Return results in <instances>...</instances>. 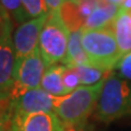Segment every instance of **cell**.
I'll use <instances>...</instances> for the list:
<instances>
[{
	"mask_svg": "<svg viewBox=\"0 0 131 131\" xmlns=\"http://www.w3.org/2000/svg\"><path fill=\"white\" fill-rule=\"evenodd\" d=\"M112 28L122 57L131 52V12L120 9Z\"/></svg>",
	"mask_w": 131,
	"mask_h": 131,
	"instance_id": "cell-11",
	"label": "cell"
},
{
	"mask_svg": "<svg viewBox=\"0 0 131 131\" xmlns=\"http://www.w3.org/2000/svg\"><path fill=\"white\" fill-rule=\"evenodd\" d=\"M0 3L9 13L11 19H13L15 22H20L22 24L26 22L27 18H30L25 11L22 0H0Z\"/></svg>",
	"mask_w": 131,
	"mask_h": 131,
	"instance_id": "cell-16",
	"label": "cell"
},
{
	"mask_svg": "<svg viewBox=\"0 0 131 131\" xmlns=\"http://www.w3.org/2000/svg\"><path fill=\"white\" fill-rule=\"evenodd\" d=\"M80 81L75 70L73 68H67L63 73V85L68 93L73 92L77 88H79Z\"/></svg>",
	"mask_w": 131,
	"mask_h": 131,
	"instance_id": "cell-19",
	"label": "cell"
},
{
	"mask_svg": "<svg viewBox=\"0 0 131 131\" xmlns=\"http://www.w3.org/2000/svg\"><path fill=\"white\" fill-rule=\"evenodd\" d=\"M64 131H94V130H93V127L90 126L88 122H83V124H80L77 126L67 127Z\"/></svg>",
	"mask_w": 131,
	"mask_h": 131,
	"instance_id": "cell-23",
	"label": "cell"
},
{
	"mask_svg": "<svg viewBox=\"0 0 131 131\" xmlns=\"http://www.w3.org/2000/svg\"><path fill=\"white\" fill-rule=\"evenodd\" d=\"M109 2H112L114 3V5H117V6H120V3L124 1V0H108Z\"/></svg>",
	"mask_w": 131,
	"mask_h": 131,
	"instance_id": "cell-26",
	"label": "cell"
},
{
	"mask_svg": "<svg viewBox=\"0 0 131 131\" xmlns=\"http://www.w3.org/2000/svg\"><path fill=\"white\" fill-rule=\"evenodd\" d=\"M79 77L80 84L89 86V85H94L98 82L106 80L112 73V71L105 70V69L98 68L93 64H83L73 68Z\"/></svg>",
	"mask_w": 131,
	"mask_h": 131,
	"instance_id": "cell-15",
	"label": "cell"
},
{
	"mask_svg": "<svg viewBox=\"0 0 131 131\" xmlns=\"http://www.w3.org/2000/svg\"><path fill=\"white\" fill-rule=\"evenodd\" d=\"M45 70H46V64L40 55L39 47H37L24 59L16 61L15 80L10 98L27 90L39 88Z\"/></svg>",
	"mask_w": 131,
	"mask_h": 131,
	"instance_id": "cell-5",
	"label": "cell"
},
{
	"mask_svg": "<svg viewBox=\"0 0 131 131\" xmlns=\"http://www.w3.org/2000/svg\"><path fill=\"white\" fill-rule=\"evenodd\" d=\"M44 1L46 3L48 11L59 10V8L62 5V0H44Z\"/></svg>",
	"mask_w": 131,
	"mask_h": 131,
	"instance_id": "cell-24",
	"label": "cell"
},
{
	"mask_svg": "<svg viewBox=\"0 0 131 131\" xmlns=\"http://www.w3.org/2000/svg\"><path fill=\"white\" fill-rule=\"evenodd\" d=\"M59 13L61 20L70 32L80 31L84 26L85 19L82 15L79 0H68L62 2L59 8Z\"/></svg>",
	"mask_w": 131,
	"mask_h": 131,
	"instance_id": "cell-14",
	"label": "cell"
},
{
	"mask_svg": "<svg viewBox=\"0 0 131 131\" xmlns=\"http://www.w3.org/2000/svg\"><path fill=\"white\" fill-rule=\"evenodd\" d=\"M16 56L11 34L0 43V102H9L15 80Z\"/></svg>",
	"mask_w": 131,
	"mask_h": 131,
	"instance_id": "cell-8",
	"label": "cell"
},
{
	"mask_svg": "<svg viewBox=\"0 0 131 131\" xmlns=\"http://www.w3.org/2000/svg\"><path fill=\"white\" fill-rule=\"evenodd\" d=\"M0 131H16V127L12 118V114H11V108H10V113L9 115L5 118V120L1 122L0 125Z\"/></svg>",
	"mask_w": 131,
	"mask_h": 131,
	"instance_id": "cell-21",
	"label": "cell"
},
{
	"mask_svg": "<svg viewBox=\"0 0 131 131\" xmlns=\"http://www.w3.org/2000/svg\"><path fill=\"white\" fill-rule=\"evenodd\" d=\"M64 1H68V0H62V2H64Z\"/></svg>",
	"mask_w": 131,
	"mask_h": 131,
	"instance_id": "cell-27",
	"label": "cell"
},
{
	"mask_svg": "<svg viewBox=\"0 0 131 131\" xmlns=\"http://www.w3.org/2000/svg\"><path fill=\"white\" fill-rule=\"evenodd\" d=\"M116 69L119 71L120 75L131 80V52L125 55L117 63Z\"/></svg>",
	"mask_w": 131,
	"mask_h": 131,
	"instance_id": "cell-20",
	"label": "cell"
},
{
	"mask_svg": "<svg viewBox=\"0 0 131 131\" xmlns=\"http://www.w3.org/2000/svg\"><path fill=\"white\" fill-rule=\"evenodd\" d=\"M119 7H120V9H122V10L131 12V0H124V1L120 3Z\"/></svg>",
	"mask_w": 131,
	"mask_h": 131,
	"instance_id": "cell-25",
	"label": "cell"
},
{
	"mask_svg": "<svg viewBox=\"0 0 131 131\" xmlns=\"http://www.w3.org/2000/svg\"><path fill=\"white\" fill-rule=\"evenodd\" d=\"M120 11V7L109 2L108 0H98L97 6L90 16L86 19L84 30H97V28H104L110 25L117 14Z\"/></svg>",
	"mask_w": 131,
	"mask_h": 131,
	"instance_id": "cell-10",
	"label": "cell"
},
{
	"mask_svg": "<svg viewBox=\"0 0 131 131\" xmlns=\"http://www.w3.org/2000/svg\"><path fill=\"white\" fill-rule=\"evenodd\" d=\"M64 64H52L46 67L40 86L47 93L55 97H61L68 95V91L63 85V73L66 71Z\"/></svg>",
	"mask_w": 131,
	"mask_h": 131,
	"instance_id": "cell-12",
	"label": "cell"
},
{
	"mask_svg": "<svg viewBox=\"0 0 131 131\" xmlns=\"http://www.w3.org/2000/svg\"><path fill=\"white\" fill-rule=\"evenodd\" d=\"M22 3L28 16L32 19L45 15L49 12L44 0H22Z\"/></svg>",
	"mask_w": 131,
	"mask_h": 131,
	"instance_id": "cell-17",
	"label": "cell"
},
{
	"mask_svg": "<svg viewBox=\"0 0 131 131\" xmlns=\"http://www.w3.org/2000/svg\"><path fill=\"white\" fill-rule=\"evenodd\" d=\"M131 115V84L110 73L98 98L95 116L103 122H110Z\"/></svg>",
	"mask_w": 131,
	"mask_h": 131,
	"instance_id": "cell-2",
	"label": "cell"
},
{
	"mask_svg": "<svg viewBox=\"0 0 131 131\" xmlns=\"http://www.w3.org/2000/svg\"><path fill=\"white\" fill-rule=\"evenodd\" d=\"M12 31V19L6 9L0 3V43L8 35L11 34Z\"/></svg>",
	"mask_w": 131,
	"mask_h": 131,
	"instance_id": "cell-18",
	"label": "cell"
},
{
	"mask_svg": "<svg viewBox=\"0 0 131 131\" xmlns=\"http://www.w3.org/2000/svg\"><path fill=\"white\" fill-rule=\"evenodd\" d=\"M70 31L61 20L59 10L49 11L39 35L38 47L46 67L63 62L67 55Z\"/></svg>",
	"mask_w": 131,
	"mask_h": 131,
	"instance_id": "cell-4",
	"label": "cell"
},
{
	"mask_svg": "<svg viewBox=\"0 0 131 131\" xmlns=\"http://www.w3.org/2000/svg\"><path fill=\"white\" fill-rule=\"evenodd\" d=\"M48 13L28 20L16 28L13 37L16 61L24 59L38 47L39 35L47 20Z\"/></svg>",
	"mask_w": 131,
	"mask_h": 131,
	"instance_id": "cell-7",
	"label": "cell"
},
{
	"mask_svg": "<svg viewBox=\"0 0 131 131\" xmlns=\"http://www.w3.org/2000/svg\"><path fill=\"white\" fill-rule=\"evenodd\" d=\"M12 118L16 131H64L67 128L55 113H35L24 117L12 115Z\"/></svg>",
	"mask_w": 131,
	"mask_h": 131,
	"instance_id": "cell-9",
	"label": "cell"
},
{
	"mask_svg": "<svg viewBox=\"0 0 131 131\" xmlns=\"http://www.w3.org/2000/svg\"><path fill=\"white\" fill-rule=\"evenodd\" d=\"M81 31L82 46L90 59V63L108 71L116 68L122 55L115 38L112 24L104 28H82Z\"/></svg>",
	"mask_w": 131,
	"mask_h": 131,
	"instance_id": "cell-3",
	"label": "cell"
},
{
	"mask_svg": "<svg viewBox=\"0 0 131 131\" xmlns=\"http://www.w3.org/2000/svg\"><path fill=\"white\" fill-rule=\"evenodd\" d=\"M10 113V101L0 102V125Z\"/></svg>",
	"mask_w": 131,
	"mask_h": 131,
	"instance_id": "cell-22",
	"label": "cell"
},
{
	"mask_svg": "<svg viewBox=\"0 0 131 131\" xmlns=\"http://www.w3.org/2000/svg\"><path fill=\"white\" fill-rule=\"evenodd\" d=\"M105 81L89 86L81 85L68 95L56 97L54 113L66 127L86 122L94 108H96Z\"/></svg>",
	"mask_w": 131,
	"mask_h": 131,
	"instance_id": "cell-1",
	"label": "cell"
},
{
	"mask_svg": "<svg viewBox=\"0 0 131 131\" xmlns=\"http://www.w3.org/2000/svg\"><path fill=\"white\" fill-rule=\"evenodd\" d=\"M81 34H82L81 30L75 32H70L67 55H66V58L62 62V64H64L67 68H75L78 66L91 64L86 52L84 51L83 46H82Z\"/></svg>",
	"mask_w": 131,
	"mask_h": 131,
	"instance_id": "cell-13",
	"label": "cell"
},
{
	"mask_svg": "<svg viewBox=\"0 0 131 131\" xmlns=\"http://www.w3.org/2000/svg\"><path fill=\"white\" fill-rule=\"evenodd\" d=\"M56 97L42 88L32 89L10 98L11 113L15 117H24L35 113H54Z\"/></svg>",
	"mask_w": 131,
	"mask_h": 131,
	"instance_id": "cell-6",
	"label": "cell"
}]
</instances>
